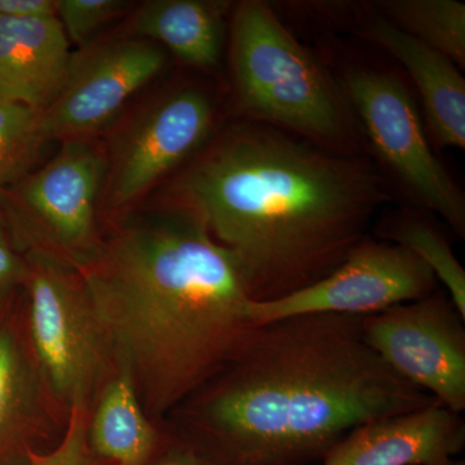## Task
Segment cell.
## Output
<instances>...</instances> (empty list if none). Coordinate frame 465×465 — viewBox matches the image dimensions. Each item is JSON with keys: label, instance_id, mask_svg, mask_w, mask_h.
<instances>
[{"label": "cell", "instance_id": "6da1fadb", "mask_svg": "<svg viewBox=\"0 0 465 465\" xmlns=\"http://www.w3.org/2000/svg\"><path fill=\"white\" fill-rule=\"evenodd\" d=\"M361 323L305 314L256 324L171 412V434L202 465H298L360 425L439 402L382 362Z\"/></svg>", "mask_w": 465, "mask_h": 465}, {"label": "cell", "instance_id": "7a4b0ae2", "mask_svg": "<svg viewBox=\"0 0 465 465\" xmlns=\"http://www.w3.org/2000/svg\"><path fill=\"white\" fill-rule=\"evenodd\" d=\"M79 273L115 367L154 421L166 420L256 326L240 262L183 204L127 220Z\"/></svg>", "mask_w": 465, "mask_h": 465}, {"label": "cell", "instance_id": "3957f363", "mask_svg": "<svg viewBox=\"0 0 465 465\" xmlns=\"http://www.w3.org/2000/svg\"><path fill=\"white\" fill-rule=\"evenodd\" d=\"M381 192L363 162L260 124L213 143L174 193L238 259L251 298L265 302L338 268L366 238Z\"/></svg>", "mask_w": 465, "mask_h": 465}, {"label": "cell", "instance_id": "277c9868", "mask_svg": "<svg viewBox=\"0 0 465 465\" xmlns=\"http://www.w3.org/2000/svg\"><path fill=\"white\" fill-rule=\"evenodd\" d=\"M232 79L242 108L262 124L345 149L351 122L341 91L265 3L243 2L232 23Z\"/></svg>", "mask_w": 465, "mask_h": 465}, {"label": "cell", "instance_id": "5b68a950", "mask_svg": "<svg viewBox=\"0 0 465 465\" xmlns=\"http://www.w3.org/2000/svg\"><path fill=\"white\" fill-rule=\"evenodd\" d=\"M24 253L27 272L21 321L39 372L66 415L76 406L91 410L115 371V361L84 278L47 253Z\"/></svg>", "mask_w": 465, "mask_h": 465}, {"label": "cell", "instance_id": "8992f818", "mask_svg": "<svg viewBox=\"0 0 465 465\" xmlns=\"http://www.w3.org/2000/svg\"><path fill=\"white\" fill-rule=\"evenodd\" d=\"M108 161L87 140L64 142L56 157L0 193L18 249L39 251L84 271L99 255L97 198Z\"/></svg>", "mask_w": 465, "mask_h": 465}, {"label": "cell", "instance_id": "52a82bcc", "mask_svg": "<svg viewBox=\"0 0 465 465\" xmlns=\"http://www.w3.org/2000/svg\"><path fill=\"white\" fill-rule=\"evenodd\" d=\"M376 154L412 197L465 237V201L430 149L411 94L396 76L375 69L349 70L342 78Z\"/></svg>", "mask_w": 465, "mask_h": 465}, {"label": "cell", "instance_id": "ba28073f", "mask_svg": "<svg viewBox=\"0 0 465 465\" xmlns=\"http://www.w3.org/2000/svg\"><path fill=\"white\" fill-rule=\"evenodd\" d=\"M366 344L451 411L465 410V318L443 289L362 317Z\"/></svg>", "mask_w": 465, "mask_h": 465}, {"label": "cell", "instance_id": "9c48e42d", "mask_svg": "<svg viewBox=\"0 0 465 465\" xmlns=\"http://www.w3.org/2000/svg\"><path fill=\"white\" fill-rule=\"evenodd\" d=\"M432 272L411 252L387 241L363 238L322 280L249 308L253 324L305 314L365 317L439 290Z\"/></svg>", "mask_w": 465, "mask_h": 465}, {"label": "cell", "instance_id": "30bf717a", "mask_svg": "<svg viewBox=\"0 0 465 465\" xmlns=\"http://www.w3.org/2000/svg\"><path fill=\"white\" fill-rule=\"evenodd\" d=\"M164 65V51L139 36L113 39L72 54L63 87L38 114L41 142L87 140Z\"/></svg>", "mask_w": 465, "mask_h": 465}, {"label": "cell", "instance_id": "8fae6325", "mask_svg": "<svg viewBox=\"0 0 465 465\" xmlns=\"http://www.w3.org/2000/svg\"><path fill=\"white\" fill-rule=\"evenodd\" d=\"M215 105L201 88H177L134 118L113 150L108 201L125 207L191 157L206 142Z\"/></svg>", "mask_w": 465, "mask_h": 465}, {"label": "cell", "instance_id": "7c38bea8", "mask_svg": "<svg viewBox=\"0 0 465 465\" xmlns=\"http://www.w3.org/2000/svg\"><path fill=\"white\" fill-rule=\"evenodd\" d=\"M12 307L0 314V465H26L54 449L69 415L52 399Z\"/></svg>", "mask_w": 465, "mask_h": 465}, {"label": "cell", "instance_id": "4fadbf2b", "mask_svg": "<svg viewBox=\"0 0 465 465\" xmlns=\"http://www.w3.org/2000/svg\"><path fill=\"white\" fill-rule=\"evenodd\" d=\"M464 446L463 416L437 402L354 428L323 465H446Z\"/></svg>", "mask_w": 465, "mask_h": 465}, {"label": "cell", "instance_id": "5bb4252c", "mask_svg": "<svg viewBox=\"0 0 465 465\" xmlns=\"http://www.w3.org/2000/svg\"><path fill=\"white\" fill-rule=\"evenodd\" d=\"M69 43L56 16L0 15V97L38 113L47 108L65 81Z\"/></svg>", "mask_w": 465, "mask_h": 465}, {"label": "cell", "instance_id": "9a60e30c", "mask_svg": "<svg viewBox=\"0 0 465 465\" xmlns=\"http://www.w3.org/2000/svg\"><path fill=\"white\" fill-rule=\"evenodd\" d=\"M367 36L409 72L420 94L425 119L437 143L464 149L465 81L459 67L385 17L370 20Z\"/></svg>", "mask_w": 465, "mask_h": 465}, {"label": "cell", "instance_id": "2e32d148", "mask_svg": "<svg viewBox=\"0 0 465 465\" xmlns=\"http://www.w3.org/2000/svg\"><path fill=\"white\" fill-rule=\"evenodd\" d=\"M155 423L143 410L130 375L115 367L88 416L92 457L112 465H148L161 446Z\"/></svg>", "mask_w": 465, "mask_h": 465}, {"label": "cell", "instance_id": "e0dca14e", "mask_svg": "<svg viewBox=\"0 0 465 465\" xmlns=\"http://www.w3.org/2000/svg\"><path fill=\"white\" fill-rule=\"evenodd\" d=\"M228 2L153 0L134 20L139 38L161 43L189 65L213 69L224 48Z\"/></svg>", "mask_w": 465, "mask_h": 465}, {"label": "cell", "instance_id": "ac0fdd59", "mask_svg": "<svg viewBox=\"0 0 465 465\" xmlns=\"http://www.w3.org/2000/svg\"><path fill=\"white\" fill-rule=\"evenodd\" d=\"M387 20L451 63L465 66V5L455 0H391Z\"/></svg>", "mask_w": 465, "mask_h": 465}, {"label": "cell", "instance_id": "d6986e66", "mask_svg": "<svg viewBox=\"0 0 465 465\" xmlns=\"http://www.w3.org/2000/svg\"><path fill=\"white\" fill-rule=\"evenodd\" d=\"M381 237L420 260L465 318V271L442 232L419 217L405 216L391 223Z\"/></svg>", "mask_w": 465, "mask_h": 465}, {"label": "cell", "instance_id": "ffe728a7", "mask_svg": "<svg viewBox=\"0 0 465 465\" xmlns=\"http://www.w3.org/2000/svg\"><path fill=\"white\" fill-rule=\"evenodd\" d=\"M38 114L24 104L0 97V193L29 173L42 145Z\"/></svg>", "mask_w": 465, "mask_h": 465}, {"label": "cell", "instance_id": "44dd1931", "mask_svg": "<svg viewBox=\"0 0 465 465\" xmlns=\"http://www.w3.org/2000/svg\"><path fill=\"white\" fill-rule=\"evenodd\" d=\"M124 8L119 0H57L56 15L69 42L84 45Z\"/></svg>", "mask_w": 465, "mask_h": 465}, {"label": "cell", "instance_id": "7402d4cb", "mask_svg": "<svg viewBox=\"0 0 465 465\" xmlns=\"http://www.w3.org/2000/svg\"><path fill=\"white\" fill-rule=\"evenodd\" d=\"M88 416L87 407H73L60 442L50 452L26 465H94V458L87 440Z\"/></svg>", "mask_w": 465, "mask_h": 465}, {"label": "cell", "instance_id": "603a6c76", "mask_svg": "<svg viewBox=\"0 0 465 465\" xmlns=\"http://www.w3.org/2000/svg\"><path fill=\"white\" fill-rule=\"evenodd\" d=\"M27 272L25 253L18 249L7 224L0 217V313L14 305Z\"/></svg>", "mask_w": 465, "mask_h": 465}, {"label": "cell", "instance_id": "cb8c5ba5", "mask_svg": "<svg viewBox=\"0 0 465 465\" xmlns=\"http://www.w3.org/2000/svg\"><path fill=\"white\" fill-rule=\"evenodd\" d=\"M57 0H0V15L14 18L57 17Z\"/></svg>", "mask_w": 465, "mask_h": 465}, {"label": "cell", "instance_id": "d4e9b609", "mask_svg": "<svg viewBox=\"0 0 465 465\" xmlns=\"http://www.w3.org/2000/svg\"><path fill=\"white\" fill-rule=\"evenodd\" d=\"M174 440V439H173ZM176 442V440H174ZM177 443V451H179V455L176 458L171 459V460L166 461V463L162 465H202L198 459L189 452L188 450L183 448L179 442Z\"/></svg>", "mask_w": 465, "mask_h": 465}, {"label": "cell", "instance_id": "484cf974", "mask_svg": "<svg viewBox=\"0 0 465 465\" xmlns=\"http://www.w3.org/2000/svg\"><path fill=\"white\" fill-rule=\"evenodd\" d=\"M446 465H464V461L457 460V459H452V460H450L449 463Z\"/></svg>", "mask_w": 465, "mask_h": 465}, {"label": "cell", "instance_id": "4316f807", "mask_svg": "<svg viewBox=\"0 0 465 465\" xmlns=\"http://www.w3.org/2000/svg\"><path fill=\"white\" fill-rule=\"evenodd\" d=\"M0 314H2V313H0Z\"/></svg>", "mask_w": 465, "mask_h": 465}]
</instances>
